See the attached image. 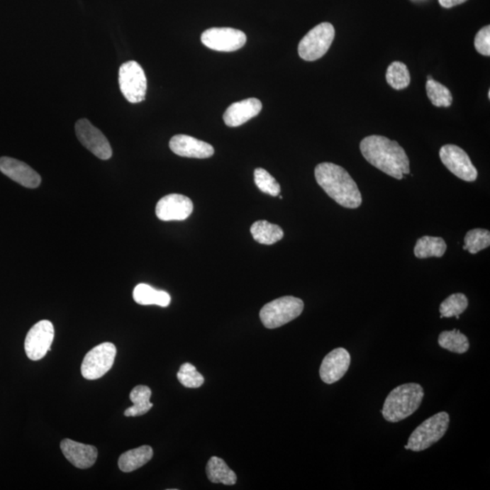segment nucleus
Instances as JSON below:
<instances>
[{
  "label": "nucleus",
  "mask_w": 490,
  "mask_h": 490,
  "mask_svg": "<svg viewBox=\"0 0 490 490\" xmlns=\"http://www.w3.org/2000/svg\"><path fill=\"white\" fill-rule=\"evenodd\" d=\"M154 452L150 446H142L126 451L120 456L118 467L123 472L129 473L140 469L152 460Z\"/></svg>",
  "instance_id": "obj_19"
},
{
  "label": "nucleus",
  "mask_w": 490,
  "mask_h": 490,
  "mask_svg": "<svg viewBox=\"0 0 490 490\" xmlns=\"http://www.w3.org/2000/svg\"><path fill=\"white\" fill-rule=\"evenodd\" d=\"M169 147L175 155L183 157L204 159L209 158L214 154V149L208 143L186 135L173 136Z\"/></svg>",
  "instance_id": "obj_17"
},
{
  "label": "nucleus",
  "mask_w": 490,
  "mask_h": 490,
  "mask_svg": "<svg viewBox=\"0 0 490 490\" xmlns=\"http://www.w3.org/2000/svg\"><path fill=\"white\" fill-rule=\"evenodd\" d=\"M262 108V102L257 99H248L232 104L223 113L225 125L230 128L245 124L250 119L258 116Z\"/></svg>",
  "instance_id": "obj_18"
},
{
  "label": "nucleus",
  "mask_w": 490,
  "mask_h": 490,
  "mask_svg": "<svg viewBox=\"0 0 490 490\" xmlns=\"http://www.w3.org/2000/svg\"><path fill=\"white\" fill-rule=\"evenodd\" d=\"M427 96L433 105L438 107H449L452 104V95L447 87L428 76L426 84Z\"/></svg>",
  "instance_id": "obj_26"
},
{
  "label": "nucleus",
  "mask_w": 490,
  "mask_h": 490,
  "mask_svg": "<svg viewBox=\"0 0 490 490\" xmlns=\"http://www.w3.org/2000/svg\"><path fill=\"white\" fill-rule=\"evenodd\" d=\"M386 80L392 89L396 90L406 89L411 83V74L407 66L399 61L392 62L389 65L386 73Z\"/></svg>",
  "instance_id": "obj_27"
},
{
  "label": "nucleus",
  "mask_w": 490,
  "mask_h": 490,
  "mask_svg": "<svg viewBox=\"0 0 490 490\" xmlns=\"http://www.w3.org/2000/svg\"><path fill=\"white\" fill-rule=\"evenodd\" d=\"M318 184L340 206L355 209L361 206V191L348 172L333 163L318 165L314 171Z\"/></svg>",
  "instance_id": "obj_2"
},
{
  "label": "nucleus",
  "mask_w": 490,
  "mask_h": 490,
  "mask_svg": "<svg viewBox=\"0 0 490 490\" xmlns=\"http://www.w3.org/2000/svg\"><path fill=\"white\" fill-rule=\"evenodd\" d=\"M474 45H475L476 50L478 51L479 54L486 57L490 56L489 26H486V27L482 28L478 33H477Z\"/></svg>",
  "instance_id": "obj_32"
},
{
  "label": "nucleus",
  "mask_w": 490,
  "mask_h": 490,
  "mask_svg": "<svg viewBox=\"0 0 490 490\" xmlns=\"http://www.w3.org/2000/svg\"><path fill=\"white\" fill-rule=\"evenodd\" d=\"M468 1V0H439L441 6L445 9L453 8V6L462 4V3Z\"/></svg>",
  "instance_id": "obj_33"
},
{
  "label": "nucleus",
  "mask_w": 490,
  "mask_h": 490,
  "mask_svg": "<svg viewBox=\"0 0 490 490\" xmlns=\"http://www.w3.org/2000/svg\"><path fill=\"white\" fill-rule=\"evenodd\" d=\"M438 343L441 348L459 355L466 353L469 349L468 337L456 329L441 333Z\"/></svg>",
  "instance_id": "obj_25"
},
{
  "label": "nucleus",
  "mask_w": 490,
  "mask_h": 490,
  "mask_svg": "<svg viewBox=\"0 0 490 490\" xmlns=\"http://www.w3.org/2000/svg\"><path fill=\"white\" fill-rule=\"evenodd\" d=\"M304 309V301L301 299L294 296L281 297L262 308L260 319L267 329H277L296 319Z\"/></svg>",
  "instance_id": "obj_4"
},
{
  "label": "nucleus",
  "mask_w": 490,
  "mask_h": 490,
  "mask_svg": "<svg viewBox=\"0 0 490 490\" xmlns=\"http://www.w3.org/2000/svg\"><path fill=\"white\" fill-rule=\"evenodd\" d=\"M133 297L135 303L140 305H158L161 307H167L171 303L169 294L165 291L155 290L150 285L145 284H138L134 289Z\"/></svg>",
  "instance_id": "obj_21"
},
{
  "label": "nucleus",
  "mask_w": 490,
  "mask_h": 490,
  "mask_svg": "<svg viewBox=\"0 0 490 490\" xmlns=\"http://www.w3.org/2000/svg\"><path fill=\"white\" fill-rule=\"evenodd\" d=\"M178 381L184 387L197 389L204 384V378L191 363H184L177 373Z\"/></svg>",
  "instance_id": "obj_31"
},
{
  "label": "nucleus",
  "mask_w": 490,
  "mask_h": 490,
  "mask_svg": "<svg viewBox=\"0 0 490 490\" xmlns=\"http://www.w3.org/2000/svg\"><path fill=\"white\" fill-rule=\"evenodd\" d=\"M116 355V348L111 343L99 344L87 352L81 365L84 378L94 381L103 377L112 368Z\"/></svg>",
  "instance_id": "obj_8"
},
{
  "label": "nucleus",
  "mask_w": 490,
  "mask_h": 490,
  "mask_svg": "<svg viewBox=\"0 0 490 490\" xmlns=\"http://www.w3.org/2000/svg\"><path fill=\"white\" fill-rule=\"evenodd\" d=\"M440 157L443 165L457 177L466 182H474L478 178V170L463 149L455 145H446L441 147Z\"/></svg>",
  "instance_id": "obj_10"
},
{
  "label": "nucleus",
  "mask_w": 490,
  "mask_h": 490,
  "mask_svg": "<svg viewBox=\"0 0 490 490\" xmlns=\"http://www.w3.org/2000/svg\"><path fill=\"white\" fill-rule=\"evenodd\" d=\"M251 233L256 242L265 245L281 241L284 235L280 226L262 220L252 223Z\"/></svg>",
  "instance_id": "obj_23"
},
{
  "label": "nucleus",
  "mask_w": 490,
  "mask_h": 490,
  "mask_svg": "<svg viewBox=\"0 0 490 490\" xmlns=\"http://www.w3.org/2000/svg\"><path fill=\"white\" fill-rule=\"evenodd\" d=\"M194 204L189 197L183 194H171L158 201L155 213L158 219L169 221H184L193 213Z\"/></svg>",
  "instance_id": "obj_13"
},
{
  "label": "nucleus",
  "mask_w": 490,
  "mask_h": 490,
  "mask_svg": "<svg viewBox=\"0 0 490 490\" xmlns=\"http://www.w3.org/2000/svg\"><path fill=\"white\" fill-rule=\"evenodd\" d=\"M151 395V389L147 386L139 385L133 389L130 394V401L134 405L125 411V416L138 417L147 413L152 407L150 402Z\"/></svg>",
  "instance_id": "obj_22"
},
{
  "label": "nucleus",
  "mask_w": 490,
  "mask_h": 490,
  "mask_svg": "<svg viewBox=\"0 0 490 490\" xmlns=\"http://www.w3.org/2000/svg\"><path fill=\"white\" fill-rule=\"evenodd\" d=\"M424 389L418 384H406L392 389L386 398L382 416L389 423H399L411 416L421 407Z\"/></svg>",
  "instance_id": "obj_3"
},
{
  "label": "nucleus",
  "mask_w": 490,
  "mask_h": 490,
  "mask_svg": "<svg viewBox=\"0 0 490 490\" xmlns=\"http://www.w3.org/2000/svg\"><path fill=\"white\" fill-rule=\"evenodd\" d=\"M0 171L22 186L34 189L40 186V175L28 165L17 159L8 157L0 158Z\"/></svg>",
  "instance_id": "obj_15"
},
{
  "label": "nucleus",
  "mask_w": 490,
  "mask_h": 490,
  "mask_svg": "<svg viewBox=\"0 0 490 490\" xmlns=\"http://www.w3.org/2000/svg\"><path fill=\"white\" fill-rule=\"evenodd\" d=\"M335 37V29L330 23H321L308 32L298 47L299 56L305 61H316L329 50Z\"/></svg>",
  "instance_id": "obj_6"
},
{
  "label": "nucleus",
  "mask_w": 490,
  "mask_h": 490,
  "mask_svg": "<svg viewBox=\"0 0 490 490\" xmlns=\"http://www.w3.org/2000/svg\"><path fill=\"white\" fill-rule=\"evenodd\" d=\"M246 35L238 29L231 28H213L202 34L201 40L211 50L233 52L240 50L246 43Z\"/></svg>",
  "instance_id": "obj_11"
},
{
  "label": "nucleus",
  "mask_w": 490,
  "mask_h": 490,
  "mask_svg": "<svg viewBox=\"0 0 490 490\" xmlns=\"http://www.w3.org/2000/svg\"><path fill=\"white\" fill-rule=\"evenodd\" d=\"M446 250V243L440 237L423 236L418 240L414 255L420 259L442 257Z\"/></svg>",
  "instance_id": "obj_24"
},
{
  "label": "nucleus",
  "mask_w": 490,
  "mask_h": 490,
  "mask_svg": "<svg viewBox=\"0 0 490 490\" xmlns=\"http://www.w3.org/2000/svg\"><path fill=\"white\" fill-rule=\"evenodd\" d=\"M363 157L369 164L395 179L410 174V160L398 142L382 135L367 136L360 145Z\"/></svg>",
  "instance_id": "obj_1"
},
{
  "label": "nucleus",
  "mask_w": 490,
  "mask_h": 490,
  "mask_svg": "<svg viewBox=\"0 0 490 490\" xmlns=\"http://www.w3.org/2000/svg\"><path fill=\"white\" fill-rule=\"evenodd\" d=\"M76 134L81 144L96 157L108 160L112 157V148L106 135L86 118L79 119L76 124Z\"/></svg>",
  "instance_id": "obj_12"
},
{
  "label": "nucleus",
  "mask_w": 490,
  "mask_h": 490,
  "mask_svg": "<svg viewBox=\"0 0 490 490\" xmlns=\"http://www.w3.org/2000/svg\"><path fill=\"white\" fill-rule=\"evenodd\" d=\"M207 478L214 484L235 485L236 474L227 465L225 460L218 457H211L206 466Z\"/></svg>",
  "instance_id": "obj_20"
},
{
  "label": "nucleus",
  "mask_w": 490,
  "mask_h": 490,
  "mask_svg": "<svg viewBox=\"0 0 490 490\" xmlns=\"http://www.w3.org/2000/svg\"><path fill=\"white\" fill-rule=\"evenodd\" d=\"M55 330L51 321L43 320L38 321L29 330L25 340L26 355L31 361H40L43 359L53 343Z\"/></svg>",
  "instance_id": "obj_9"
},
{
  "label": "nucleus",
  "mask_w": 490,
  "mask_h": 490,
  "mask_svg": "<svg viewBox=\"0 0 490 490\" xmlns=\"http://www.w3.org/2000/svg\"><path fill=\"white\" fill-rule=\"evenodd\" d=\"M350 365V355L346 349H334L324 357L320 368V377L326 384L339 382L346 374Z\"/></svg>",
  "instance_id": "obj_14"
},
{
  "label": "nucleus",
  "mask_w": 490,
  "mask_h": 490,
  "mask_svg": "<svg viewBox=\"0 0 490 490\" xmlns=\"http://www.w3.org/2000/svg\"><path fill=\"white\" fill-rule=\"evenodd\" d=\"M450 421V415L444 411L428 418L411 433L405 449L420 452L434 445L446 434Z\"/></svg>",
  "instance_id": "obj_5"
},
{
  "label": "nucleus",
  "mask_w": 490,
  "mask_h": 490,
  "mask_svg": "<svg viewBox=\"0 0 490 490\" xmlns=\"http://www.w3.org/2000/svg\"><path fill=\"white\" fill-rule=\"evenodd\" d=\"M469 301L465 294H454L447 297L440 304V318H451L455 316L460 319V314L468 308Z\"/></svg>",
  "instance_id": "obj_28"
},
{
  "label": "nucleus",
  "mask_w": 490,
  "mask_h": 490,
  "mask_svg": "<svg viewBox=\"0 0 490 490\" xmlns=\"http://www.w3.org/2000/svg\"><path fill=\"white\" fill-rule=\"evenodd\" d=\"M279 196V198H280V199H282V196Z\"/></svg>",
  "instance_id": "obj_34"
},
{
  "label": "nucleus",
  "mask_w": 490,
  "mask_h": 490,
  "mask_svg": "<svg viewBox=\"0 0 490 490\" xmlns=\"http://www.w3.org/2000/svg\"><path fill=\"white\" fill-rule=\"evenodd\" d=\"M465 245L464 250H467L472 255L478 254L482 250L489 247L490 233L485 229L470 230L464 238Z\"/></svg>",
  "instance_id": "obj_29"
},
{
  "label": "nucleus",
  "mask_w": 490,
  "mask_h": 490,
  "mask_svg": "<svg viewBox=\"0 0 490 490\" xmlns=\"http://www.w3.org/2000/svg\"><path fill=\"white\" fill-rule=\"evenodd\" d=\"M61 450L66 459L77 469H87L96 463L99 451L96 447L86 445L69 439L60 443Z\"/></svg>",
  "instance_id": "obj_16"
},
{
  "label": "nucleus",
  "mask_w": 490,
  "mask_h": 490,
  "mask_svg": "<svg viewBox=\"0 0 490 490\" xmlns=\"http://www.w3.org/2000/svg\"><path fill=\"white\" fill-rule=\"evenodd\" d=\"M255 182L256 186L269 196H278L281 193V186L277 179L262 168L255 170Z\"/></svg>",
  "instance_id": "obj_30"
},
{
  "label": "nucleus",
  "mask_w": 490,
  "mask_h": 490,
  "mask_svg": "<svg viewBox=\"0 0 490 490\" xmlns=\"http://www.w3.org/2000/svg\"><path fill=\"white\" fill-rule=\"evenodd\" d=\"M120 90L128 102L136 104L144 101L147 89V77L140 65L128 61L119 68Z\"/></svg>",
  "instance_id": "obj_7"
}]
</instances>
